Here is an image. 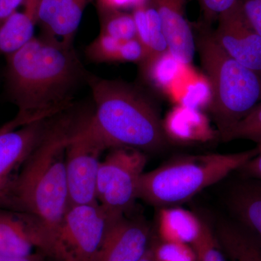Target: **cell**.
Instances as JSON below:
<instances>
[{"mask_svg": "<svg viewBox=\"0 0 261 261\" xmlns=\"http://www.w3.org/2000/svg\"><path fill=\"white\" fill-rule=\"evenodd\" d=\"M5 90L18 108L20 126L48 118L73 106L75 94L89 73L73 45L42 36L6 56Z\"/></svg>", "mask_w": 261, "mask_h": 261, "instance_id": "obj_1", "label": "cell"}, {"mask_svg": "<svg viewBox=\"0 0 261 261\" xmlns=\"http://www.w3.org/2000/svg\"><path fill=\"white\" fill-rule=\"evenodd\" d=\"M93 111L75 105L58 113L42 142L11 180L3 208L32 215L45 225L56 241L69 207L65 149L90 119Z\"/></svg>", "mask_w": 261, "mask_h": 261, "instance_id": "obj_2", "label": "cell"}, {"mask_svg": "<svg viewBox=\"0 0 261 261\" xmlns=\"http://www.w3.org/2000/svg\"><path fill=\"white\" fill-rule=\"evenodd\" d=\"M94 111L87 129L107 149L130 147L147 152L169 145L157 104L140 87L89 74Z\"/></svg>", "mask_w": 261, "mask_h": 261, "instance_id": "obj_3", "label": "cell"}, {"mask_svg": "<svg viewBox=\"0 0 261 261\" xmlns=\"http://www.w3.org/2000/svg\"><path fill=\"white\" fill-rule=\"evenodd\" d=\"M196 51L208 82V109L221 137L261 102V75L235 61L215 40L209 25L194 32Z\"/></svg>", "mask_w": 261, "mask_h": 261, "instance_id": "obj_4", "label": "cell"}, {"mask_svg": "<svg viewBox=\"0 0 261 261\" xmlns=\"http://www.w3.org/2000/svg\"><path fill=\"white\" fill-rule=\"evenodd\" d=\"M259 147L235 153L185 154L173 158L141 176L138 199L149 205L176 206L238 171L259 152Z\"/></svg>", "mask_w": 261, "mask_h": 261, "instance_id": "obj_5", "label": "cell"}, {"mask_svg": "<svg viewBox=\"0 0 261 261\" xmlns=\"http://www.w3.org/2000/svg\"><path fill=\"white\" fill-rule=\"evenodd\" d=\"M147 164L144 152L130 147H116L101 161L98 171V203L108 214L123 216L138 199V187Z\"/></svg>", "mask_w": 261, "mask_h": 261, "instance_id": "obj_6", "label": "cell"}, {"mask_svg": "<svg viewBox=\"0 0 261 261\" xmlns=\"http://www.w3.org/2000/svg\"><path fill=\"white\" fill-rule=\"evenodd\" d=\"M99 203L69 206L58 231L60 261H94L111 221Z\"/></svg>", "mask_w": 261, "mask_h": 261, "instance_id": "obj_7", "label": "cell"}, {"mask_svg": "<svg viewBox=\"0 0 261 261\" xmlns=\"http://www.w3.org/2000/svg\"><path fill=\"white\" fill-rule=\"evenodd\" d=\"M89 121L70 140L65 149L69 206L98 203V171L101 155L107 147L87 129Z\"/></svg>", "mask_w": 261, "mask_h": 261, "instance_id": "obj_8", "label": "cell"}, {"mask_svg": "<svg viewBox=\"0 0 261 261\" xmlns=\"http://www.w3.org/2000/svg\"><path fill=\"white\" fill-rule=\"evenodd\" d=\"M35 248L56 255V242L45 225L32 215L0 207V255L32 257Z\"/></svg>", "mask_w": 261, "mask_h": 261, "instance_id": "obj_9", "label": "cell"}, {"mask_svg": "<svg viewBox=\"0 0 261 261\" xmlns=\"http://www.w3.org/2000/svg\"><path fill=\"white\" fill-rule=\"evenodd\" d=\"M54 116L18 126L13 120L0 127V195L3 197L14 176L46 135Z\"/></svg>", "mask_w": 261, "mask_h": 261, "instance_id": "obj_10", "label": "cell"}, {"mask_svg": "<svg viewBox=\"0 0 261 261\" xmlns=\"http://www.w3.org/2000/svg\"><path fill=\"white\" fill-rule=\"evenodd\" d=\"M213 35L235 61L261 75V37L248 23L240 2L218 17Z\"/></svg>", "mask_w": 261, "mask_h": 261, "instance_id": "obj_11", "label": "cell"}, {"mask_svg": "<svg viewBox=\"0 0 261 261\" xmlns=\"http://www.w3.org/2000/svg\"><path fill=\"white\" fill-rule=\"evenodd\" d=\"M150 231L140 219L125 216L111 221L94 261H139L148 250Z\"/></svg>", "mask_w": 261, "mask_h": 261, "instance_id": "obj_12", "label": "cell"}, {"mask_svg": "<svg viewBox=\"0 0 261 261\" xmlns=\"http://www.w3.org/2000/svg\"><path fill=\"white\" fill-rule=\"evenodd\" d=\"M161 19L171 57L178 63L191 65L196 51L195 35L185 15L186 0H148Z\"/></svg>", "mask_w": 261, "mask_h": 261, "instance_id": "obj_13", "label": "cell"}, {"mask_svg": "<svg viewBox=\"0 0 261 261\" xmlns=\"http://www.w3.org/2000/svg\"><path fill=\"white\" fill-rule=\"evenodd\" d=\"M137 29V38L146 49L147 56L140 66L141 75L146 80L165 58L171 56L159 15L148 0L132 8Z\"/></svg>", "mask_w": 261, "mask_h": 261, "instance_id": "obj_14", "label": "cell"}, {"mask_svg": "<svg viewBox=\"0 0 261 261\" xmlns=\"http://www.w3.org/2000/svg\"><path fill=\"white\" fill-rule=\"evenodd\" d=\"M227 205L237 224L261 245V181L241 176L230 189Z\"/></svg>", "mask_w": 261, "mask_h": 261, "instance_id": "obj_15", "label": "cell"}, {"mask_svg": "<svg viewBox=\"0 0 261 261\" xmlns=\"http://www.w3.org/2000/svg\"><path fill=\"white\" fill-rule=\"evenodd\" d=\"M169 142L179 144L202 143L214 138L216 132L200 110L179 106L163 120Z\"/></svg>", "mask_w": 261, "mask_h": 261, "instance_id": "obj_16", "label": "cell"}, {"mask_svg": "<svg viewBox=\"0 0 261 261\" xmlns=\"http://www.w3.org/2000/svg\"><path fill=\"white\" fill-rule=\"evenodd\" d=\"M203 221L195 214L176 206L161 207L159 233L161 241L192 245L200 237Z\"/></svg>", "mask_w": 261, "mask_h": 261, "instance_id": "obj_17", "label": "cell"}, {"mask_svg": "<svg viewBox=\"0 0 261 261\" xmlns=\"http://www.w3.org/2000/svg\"><path fill=\"white\" fill-rule=\"evenodd\" d=\"M41 0H25L22 13L15 12L0 25V54L15 53L34 37Z\"/></svg>", "mask_w": 261, "mask_h": 261, "instance_id": "obj_18", "label": "cell"}, {"mask_svg": "<svg viewBox=\"0 0 261 261\" xmlns=\"http://www.w3.org/2000/svg\"><path fill=\"white\" fill-rule=\"evenodd\" d=\"M217 240L231 261H261V245L237 223L224 222Z\"/></svg>", "mask_w": 261, "mask_h": 261, "instance_id": "obj_19", "label": "cell"}, {"mask_svg": "<svg viewBox=\"0 0 261 261\" xmlns=\"http://www.w3.org/2000/svg\"><path fill=\"white\" fill-rule=\"evenodd\" d=\"M100 33L126 42L137 38V29L132 13L116 8L97 9Z\"/></svg>", "mask_w": 261, "mask_h": 261, "instance_id": "obj_20", "label": "cell"}, {"mask_svg": "<svg viewBox=\"0 0 261 261\" xmlns=\"http://www.w3.org/2000/svg\"><path fill=\"white\" fill-rule=\"evenodd\" d=\"M220 138L224 142L236 140L252 141L257 146H261V102Z\"/></svg>", "mask_w": 261, "mask_h": 261, "instance_id": "obj_21", "label": "cell"}, {"mask_svg": "<svg viewBox=\"0 0 261 261\" xmlns=\"http://www.w3.org/2000/svg\"><path fill=\"white\" fill-rule=\"evenodd\" d=\"M123 42L100 33L86 48V56L91 61L97 63L120 62Z\"/></svg>", "mask_w": 261, "mask_h": 261, "instance_id": "obj_22", "label": "cell"}, {"mask_svg": "<svg viewBox=\"0 0 261 261\" xmlns=\"http://www.w3.org/2000/svg\"><path fill=\"white\" fill-rule=\"evenodd\" d=\"M219 245L211 228L204 222L200 237L191 245L195 252L196 261H226Z\"/></svg>", "mask_w": 261, "mask_h": 261, "instance_id": "obj_23", "label": "cell"}, {"mask_svg": "<svg viewBox=\"0 0 261 261\" xmlns=\"http://www.w3.org/2000/svg\"><path fill=\"white\" fill-rule=\"evenodd\" d=\"M152 246L154 261H196L191 245L161 241Z\"/></svg>", "mask_w": 261, "mask_h": 261, "instance_id": "obj_24", "label": "cell"}, {"mask_svg": "<svg viewBox=\"0 0 261 261\" xmlns=\"http://www.w3.org/2000/svg\"><path fill=\"white\" fill-rule=\"evenodd\" d=\"M73 1V0H41L38 10V23H40L43 29H45Z\"/></svg>", "mask_w": 261, "mask_h": 261, "instance_id": "obj_25", "label": "cell"}, {"mask_svg": "<svg viewBox=\"0 0 261 261\" xmlns=\"http://www.w3.org/2000/svg\"><path fill=\"white\" fill-rule=\"evenodd\" d=\"M200 5L203 13L205 24H209L214 20H217L221 13L234 6L240 0H196Z\"/></svg>", "mask_w": 261, "mask_h": 261, "instance_id": "obj_26", "label": "cell"}, {"mask_svg": "<svg viewBox=\"0 0 261 261\" xmlns=\"http://www.w3.org/2000/svg\"><path fill=\"white\" fill-rule=\"evenodd\" d=\"M147 53L138 38L126 41L122 44L120 62L135 63L140 65L145 61Z\"/></svg>", "mask_w": 261, "mask_h": 261, "instance_id": "obj_27", "label": "cell"}, {"mask_svg": "<svg viewBox=\"0 0 261 261\" xmlns=\"http://www.w3.org/2000/svg\"><path fill=\"white\" fill-rule=\"evenodd\" d=\"M244 16L261 37V0H240Z\"/></svg>", "mask_w": 261, "mask_h": 261, "instance_id": "obj_28", "label": "cell"}, {"mask_svg": "<svg viewBox=\"0 0 261 261\" xmlns=\"http://www.w3.org/2000/svg\"><path fill=\"white\" fill-rule=\"evenodd\" d=\"M259 152L255 157L247 161L238 171L243 177L254 178L261 181V146Z\"/></svg>", "mask_w": 261, "mask_h": 261, "instance_id": "obj_29", "label": "cell"}, {"mask_svg": "<svg viewBox=\"0 0 261 261\" xmlns=\"http://www.w3.org/2000/svg\"><path fill=\"white\" fill-rule=\"evenodd\" d=\"M25 0H0V25L16 12L17 8Z\"/></svg>", "mask_w": 261, "mask_h": 261, "instance_id": "obj_30", "label": "cell"}, {"mask_svg": "<svg viewBox=\"0 0 261 261\" xmlns=\"http://www.w3.org/2000/svg\"><path fill=\"white\" fill-rule=\"evenodd\" d=\"M97 9L103 8H116L121 9L125 7H132V8L142 3L144 0H96Z\"/></svg>", "mask_w": 261, "mask_h": 261, "instance_id": "obj_31", "label": "cell"}, {"mask_svg": "<svg viewBox=\"0 0 261 261\" xmlns=\"http://www.w3.org/2000/svg\"><path fill=\"white\" fill-rule=\"evenodd\" d=\"M0 261H39L37 260L35 255L29 257H11L1 256L0 255Z\"/></svg>", "mask_w": 261, "mask_h": 261, "instance_id": "obj_32", "label": "cell"}, {"mask_svg": "<svg viewBox=\"0 0 261 261\" xmlns=\"http://www.w3.org/2000/svg\"><path fill=\"white\" fill-rule=\"evenodd\" d=\"M139 261H154L153 246H152V245H150L145 255Z\"/></svg>", "mask_w": 261, "mask_h": 261, "instance_id": "obj_33", "label": "cell"}, {"mask_svg": "<svg viewBox=\"0 0 261 261\" xmlns=\"http://www.w3.org/2000/svg\"><path fill=\"white\" fill-rule=\"evenodd\" d=\"M3 196L0 195V207H3Z\"/></svg>", "mask_w": 261, "mask_h": 261, "instance_id": "obj_34", "label": "cell"}]
</instances>
